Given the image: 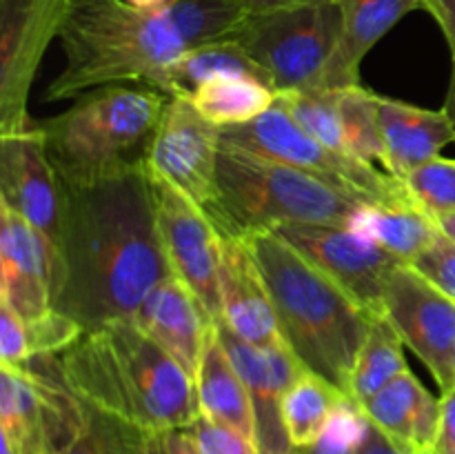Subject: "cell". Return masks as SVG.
I'll return each instance as SVG.
<instances>
[{"label":"cell","instance_id":"30bf717a","mask_svg":"<svg viewBox=\"0 0 455 454\" xmlns=\"http://www.w3.org/2000/svg\"><path fill=\"white\" fill-rule=\"evenodd\" d=\"M71 0H0V136L34 127L31 85Z\"/></svg>","mask_w":455,"mask_h":454},{"label":"cell","instance_id":"3957f363","mask_svg":"<svg viewBox=\"0 0 455 454\" xmlns=\"http://www.w3.org/2000/svg\"><path fill=\"white\" fill-rule=\"evenodd\" d=\"M60 363L89 408L147 434L185 430L200 417L194 377L133 319L84 329Z\"/></svg>","mask_w":455,"mask_h":454},{"label":"cell","instance_id":"7c38bea8","mask_svg":"<svg viewBox=\"0 0 455 454\" xmlns=\"http://www.w3.org/2000/svg\"><path fill=\"white\" fill-rule=\"evenodd\" d=\"M160 240L173 276L198 296L209 316L222 319L220 231L198 203L151 174Z\"/></svg>","mask_w":455,"mask_h":454},{"label":"cell","instance_id":"277c9868","mask_svg":"<svg viewBox=\"0 0 455 454\" xmlns=\"http://www.w3.org/2000/svg\"><path fill=\"white\" fill-rule=\"evenodd\" d=\"M244 240L265 276L289 350L307 372L351 399L354 365L373 316L275 231H253Z\"/></svg>","mask_w":455,"mask_h":454},{"label":"cell","instance_id":"d6986e66","mask_svg":"<svg viewBox=\"0 0 455 454\" xmlns=\"http://www.w3.org/2000/svg\"><path fill=\"white\" fill-rule=\"evenodd\" d=\"M133 320L194 377L213 319L178 276L164 279L145 298Z\"/></svg>","mask_w":455,"mask_h":454},{"label":"cell","instance_id":"4316f807","mask_svg":"<svg viewBox=\"0 0 455 454\" xmlns=\"http://www.w3.org/2000/svg\"><path fill=\"white\" fill-rule=\"evenodd\" d=\"M403 347V336L391 325L387 314L373 316L371 328H369L367 338H364L354 365L351 401H355L358 405L367 403L387 383H391L398 374L407 369Z\"/></svg>","mask_w":455,"mask_h":454},{"label":"cell","instance_id":"4fadbf2b","mask_svg":"<svg viewBox=\"0 0 455 454\" xmlns=\"http://www.w3.org/2000/svg\"><path fill=\"white\" fill-rule=\"evenodd\" d=\"M220 127L185 96L169 98L145 151L154 176L164 178L207 212L216 199Z\"/></svg>","mask_w":455,"mask_h":454},{"label":"cell","instance_id":"f546056e","mask_svg":"<svg viewBox=\"0 0 455 454\" xmlns=\"http://www.w3.org/2000/svg\"><path fill=\"white\" fill-rule=\"evenodd\" d=\"M275 105L287 111L309 136L331 150L349 154L342 132L340 111H338L336 89H296V92H278Z\"/></svg>","mask_w":455,"mask_h":454},{"label":"cell","instance_id":"d6a6232c","mask_svg":"<svg viewBox=\"0 0 455 454\" xmlns=\"http://www.w3.org/2000/svg\"><path fill=\"white\" fill-rule=\"evenodd\" d=\"M25 325L29 338V359L67 352L84 334V328L78 320L58 310H49L44 316Z\"/></svg>","mask_w":455,"mask_h":454},{"label":"cell","instance_id":"1f68e13d","mask_svg":"<svg viewBox=\"0 0 455 454\" xmlns=\"http://www.w3.org/2000/svg\"><path fill=\"white\" fill-rule=\"evenodd\" d=\"M403 185L409 199L429 216L455 209V160L438 156L413 169Z\"/></svg>","mask_w":455,"mask_h":454},{"label":"cell","instance_id":"d4e9b609","mask_svg":"<svg viewBox=\"0 0 455 454\" xmlns=\"http://www.w3.org/2000/svg\"><path fill=\"white\" fill-rule=\"evenodd\" d=\"M218 76H256L269 83L265 71L249 58V53L235 40H216V43L198 45L182 53L167 69L163 92L169 98H189L196 89Z\"/></svg>","mask_w":455,"mask_h":454},{"label":"cell","instance_id":"9c48e42d","mask_svg":"<svg viewBox=\"0 0 455 454\" xmlns=\"http://www.w3.org/2000/svg\"><path fill=\"white\" fill-rule=\"evenodd\" d=\"M220 141L274 158L278 163L291 165L367 203L389 205L409 199L403 182L355 156L323 145L278 105L258 116L251 123L222 127Z\"/></svg>","mask_w":455,"mask_h":454},{"label":"cell","instance_id":"603a6c76","mask_svg":"<svg viewBox=\"0 0 455 454\" xmlns=\"http://www.w3.org/2000/svg\"><path fill=\"white\" fill-rule=\"evenodd\" d=\"M349 230L376 240L380 247L411 265L438 236L429 214L411 199L403 203H367L354 218Z\"/></svg>","mask_w":455,"mask_h":454},{"label":"cell","instance_id":"9a60e30c","mask_svg":"<svg viewBox=\"0 0 455 454\" xmlns=\"http://www.w3.org/2000/svg\"><path fill=\"white\" fill-rule=\"evenodd\" d=\"M213 325L253 401L256 443L260 454H291L293 445L289 443L283 423V399L296 378L307 372L305 365L296 359L287 343L253 345L235 336L225 320H216Z\"/></svg>","mask_w":455,"mask_h":454},{"label":"cell","instance_id":"6da1fadb","mask_svg":"<svg viewBox=\"0 0 455 454\" xmlns=\"http://www.w3.org/2000/svg\"><path fill=\"white\" fill-rule=\"evenodd\" d=\"M60 185L52 243V307L84 329L133 319L145 298L173 274L156 218L145 156Z\"/></svg>","mask_w":455,"mask_h":454},{"label":"cell","instance_id":"60d3db41","mask_svg":"<svg viewBox=\"0 0 455 454\" xmlns=\"http://www.w3.org/2000/svg\"><path fill=\"white\" fill-rule=\"evenodd\" d=\"M243 9L247 16L253 13H267V12H278V9H291L300 7V4L315 3V0H240Z\"/></svg>","mask_w":455,"mask_h":454},{"label":"cell","instance_id":"e0dca14e","mask_svg":"<svg viewBox=\"0 0 455 454\" xmlns=\"http://www.w3.org/2000/svg\"><path fill=\"white\" fill-rule=\"evenodd\" d=\"M53 252L47 236L25 216L0 205V305L22 323L52 307Z\"/></svg>","mask_w":455,"mask_h":454},{"label":"cell","instance_id":"ac0fdd59","mask_svg":"<svg viewBox=\"0 0 455 454\" xmlns=\"http://www.w3.org/2000/svg\"><path fill=\"white\" fill-rule=\"evenodd\" d=\"M220 320L235 336L253 345L284 343L265 276L240 236L220 234Z\"/></svg>","mask_w":455,"mask_h":454},{"label":"cell","instance_id":"5b68a950","mask_svg":"<svg viewBox=\"0 0 455 454\" xmlns=\"http://www.w3.org/2000/svg\"><path fill=\"white\" fill-rule=\"evenodd\" d=\"M364 205L323 178L220 141L216 199L204 214L220 234L244 239L291 223L351 227Z\"/></svg>","mask_w":455,"mask_h":454},{"label":"cell","instance_id":"44dd1931","mask_svg":"<svg viewBox=\"0 0 455 454\" xmlns=\"http://www.w3.org/2000/svg\"><path fill=\"white\" fill-rule=\"evenodd\" d=\"M380 127L387 174L398 182L420 165L438 158L440 151L455 141L443 109H422L395 98L380 96Z\"/></svg>","mask_w":455,"mask_h":454},{"label":"cell","instance_id":"83f0119b","mask_svg":"<svg viewBox=\"0 0 455 454\" xmlns=\"http://www.w3.org/2000/svg\"><path fill=\"white\" fill-rule=\"evenodd\" d=\"M425 392L427 387H422V383L407 368L360 408L378 430L385 432L394 443L411 454L413 427Z\"/></svg>","mask_w":455,"mask_h":454},{"label":"cell","instance_id":"836d02e7","mask_svg":"<svg viewBox=\"0 0 455 454\" xmlns=\"http://www.w3.org/2000/svg\"><path fill=\"white\" fill-rule=\"evenodd\" d=\"M185 430L200 454H260L256 441L204 417L196 418Z\"/></svg>","mask_w":455,"mask_h":454},{"label":"cell","instance_id":"ba28073f","mask_svg":"<svg viewBox=\"0 0 455 454\" xmlns=\"http://www.w3.org/2000/svg\"><path fill=\"white\" fill-rule=\"evenodd\" d=\"M229 38L265 71L275 93L315 89L340 38V7L338 0H315L253 13L244 16Z\"/></svg>","mask_w":455,"mask_h":454},{"label":"cell","instance_id":"7dc6e473","mask_svg":"<svg viewBox=\"0 0 455 454\" xmlns=\"http://www.w3.org/2000/svg\"><path fill=\"white\" fill-rule=\"evenodd\" d=\"M427 454H435V452H427Z\"/></svg>","mask_w":455,"mask_h":454},{"label":"cell","instance_id":"e575fe53","mask_svg":"<svg viewBox=\"0 0 455 454\" xmlns=\"http://www.w3.org/2000/svg\"><path fill=\"white\" fill-rule=\"evenodd\" d=\"M418 274L455 301V243L438 231L434 243L411 263Z\"/></svg>","mask_w":455,"mask_h":454},{"label":"cell","instance_id":"4dcf8cb0","mask_svg":"<svg viewBox=\"0 0 455 454\" xmlns=\"http://www.w3.org/2000/svg\"><path fill=\"white\" fill-rule=\"evenodd\" d=\"M62 454H147V432L123 418L89 408L87 427Z\"/></svg>","mask_w":455,"mask_h":454},{"label":"cell","instance_id":"2e32d148","mask_svg":"<svg viewBox=\"0 0 455 454\" xmlns=\"http://www.w3.org/2000/svg\"><path fill=\"white\" fill-rule=\"evenodd\" d=\"M0 205L25 216L53 243L60 185L40 125L0 136Z\"/></svg>","mask_w":455,"mask_h":454},{"label":"cell","instance_id":"ab89813d","mask_svg":"<svg viewBox=\"0 0 455 454\" xmlns=\"http://www.w3.org/2000/svg\"><path fill=\"white\" fill-rule=\"evenodd\" d=\"M355 454H409V452H404L398 443H394L385 432H380L371 423L367 439H364V443L360 445V450Z\"/></svg>","mask_w":455,"mask_h":454},{"label":"cell","instance_id":"8fae6325","mask_svg":"<svg viewBox=\"0 0 455 454\" xmlns=\"http://www.w3.org/2000/svg\"><path fill=\"white\" fill-rule=\"evenodd\" d=\"M271 231L309 258L329 279L336 280L364 312L371 316L385 314L389 276L395 267L407 263L349 227L291 223Z\"/></svg>","mask_w":455,"mask_h":454},{"label":"cell","instance_id":"ee69618b","mask_svg":"<svg viewBox=\"0 0 455 454\" xmlns=\"http://www.w3.org/2000/svg\"><path fill=\"white\" fill-rule=\"evenodd\" d=\"M127 3L140 9H163L167 4H172L173 0H127Z\"/></svg>","mask_w":455,"mask_h":454},{"label":"cell","instance_id":"52a82bcc","mask_svg":"<svg viewBox=\"0 0 455 454\" xmlns=\"http://www.w3.org/2000/svg\"><path fill=\"white\" fill-rule=\"evenodd\" d=\"M87 414L56 354L0 363V439L16 454L67 452L87 427Z\"/></svg>","mask_w":455,"mask_h":454},{"label":"cell","instance_id":"cb8c5ba5","mask_svg":"<svg viewBox=\"0 0 455 454\" xmlns=\"http://www.w3.org/2000/svg\"><path fill=\"white\" fill-rule=\"evenodd\" d=\"M189 101L216 127L256 120L275 105V89L256 76H218L200 85Z\"/></svg>","mask_w":455,"mask_h":454},{"label":"cell","instance_id":"5bb4252c","mask_svg":"<svg viewBox=\"0 0 455 454\" xmlns=\"http://www.w3.org/2000/svg\"><path fill=\"white\" fill-rule=\"evenodd\" d=\"M385 314L404 345L434 374L440 390L455 385V301L411 265L395 267L385 292Z\"/></svg>","mask_w":455,"mask_h":454},{"label":"cell","instance_id":"ffe728a7","mask_svg":"<svg viewBox=\"0 0 455 454\" xmlns=\"http://www.w3.org/2000/svg\"><path fill=\"white\" fill-rule=\"evenodd\" d=\"M340 38L323 76V89L360 85V65L367 53L403 20L422 9V0H338Z\"/></svg>","mask_w":455,"mask_h":454},{"label":"cell","instance_id":"f1b7e54d","mask_svg":"<svg viewBox=\"0 0 455 454\" xmlns=\"http://www.w3.org/2000/svg\"><path fill=\"white\" fill-rule=\"evenodd\" d=\"M336 93L349 154L369 165L378 163L387 174L385 142H382L380 127V96L360 85L336 89Z\"/></svg>","mask_w":455,"mask_h":454},{"label":"cell","instance_id":"74e56055","mask_svg":"<svg viewBox=\"0 0 455 454\" xmlns=\"http://www.w3.org/2000/svg\"><path fill=\"white\" fill-rule=\"evenodd\" d=\"M434 452L455 454V385L443 392V399H440V427Z\"/></svg>","mask_w":455,"mask_h":454},{"label":"cell","instance_id":"7402d4cb","mask_svg":"<svg viewBox=\"0 0 455 454\" xmlns=\"http://www.w3.org/2000/svg\"><path fill=\"white\" fill-rule=\"evenodd\" d=\"M196 401L200 417L231 427L247 439L256 441V412L247 385L231 363L229 354L218 338L216 325L209 329L194 374Z\"/></svg>","mask_w":455,"mask_h":454},{"label":"cell","instance_id":"f35d334b","mask_svg":"<svg viewBox=\"0 0 455 454\" xmlns=\"http://www.w3.org/2000/svg\"><path fill=\"white\" fill-rule=\"evenodd\" d=\"M422 9H427L438 22L455 58V0H422Z\"/></svg>","mask_w":455,"mask_h":454},{"label":"cell","instance_id":"f6af8a7d","mask_svg":"<svg viewBox=\"0 0 455 454\" xmlns=\"http://www.w3.org/2000/svg\"><path fill=\"white\" fill-rule=\"evenodd\" d=\"M453 374H455V345H453Z\"/></svg>","mask_w":455,"mask_h":454},{"label":"cell","instance_id":"8d00e7d4","mask_svg":"<svg viewBox=\"0 0 455 454\" xmlns=\"http://www.w3.org/2000/svg\"><path fill=\"white\" fill-rule=\"evenodd\" d=\"M147 454H200L187 430H167L147 434Z\"/></svg>","mask_w":455,"mask_h":454},{"label":"cell","instance_id":"7a4b0ae2","mask_svg":"<svg viewBox=\"0 0 455 454\" xmlns=\"http://www.w3.org/2000/svg\"><path fill=\"white\" fill-rule=\"evenodd\" d=\"M244 16L240 0H173L163 9H140L127 0H71L58 36L65 67L44 96L67 101L107 85L163 92L167 69L182 53L227 40Z\"/></svg>","mask_w":455,"mask_h":454},{"label":"cell","instance_id":"d590c367","mask_svg":"<svg viewBox=\"0 0 455 454\" xmlns=\"http://www.w3.org/2000/svg\"><path fill=\"white\" fill-rule=\"evenodd\" d=\"M0 359L7 365H22L29 361L27 325L9 307L0 305Z\"/></svg>","mask_w":455,"mask_h":454},{"label":"cell","instance_id":"7bdbcfd3","mask_svg":"<svg viewBox=\"0 0 455 454\" xmlns=\"http://www.w3.org/2000/svg\"><path fill=\"white\" fill-rule=\"evenodd\" d=\"M443 111L447 114L449 123H451V127L455 132V58L451 62V78H449V89H447V98H444Z\"/></svg>","mask_w":455,"mask_h":454},{"label":"cell","instance_id":"484cf974","mask_svg":"<svg viewBox=\"0 0 455 454\" xmlns=\"http://www.w3.org/2000/svg\"><path fill=\"white\" fill-rule=\"evenodd\" d=\"M345 399L340 390L314 372H302L283 399V423L293 450L318 443L336 405Z\"/></svg>","mask_w":455,"mask_h":454},{"label":"cell","instance_id":"bcb514c9","mask_svg":"<svg viewBox=\"0 0 455 454\" xmlns=\"http://www.w3.org/2000/svg\"><path fill=\"white\" fill-rule=\"evenodd\" d=\"M291 454H302V452H300V450H293V452H291Z\"/></svg>","mask_w":455,"mask_h":454},{"label":"cell","instance_id":"b9f144b4","mask_svg":"<svg viewBox=\"0 0 455 454\" xmlns=\"http://www.w3.org/2000/svg\"><path fill=\"white\" fill-rule=\"evenodd\" d=\"M431 221H434V225L438 227V231L444 236V239L453 240L455 243V209L434 214V216H431Z\"/></svg>","mask_w":455,"mask_h":454},{"label":"cell","instance_id":"8992f818","mask_svg":"<svg viewBox=\"0 0 455 454\" xmlns=\"http://www.w3.org/2000/svg\"><path fill=\"white\" fill-rule=\"evenodd\" d=\"M169 96L142 85H107L40 123L60 178L83 181L145 156Z\"/></svg>","mask_w":455,"mask_h":454}]
</instances>
